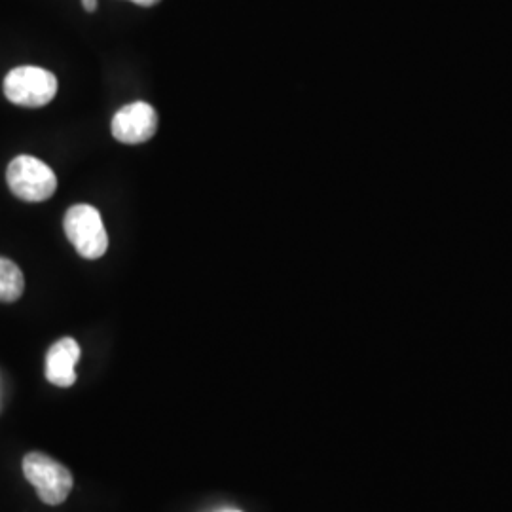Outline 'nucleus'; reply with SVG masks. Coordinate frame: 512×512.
Returning a JSON list of instances; mask_svg holds the SVG:
<instances>
[{"instance_id":"f257e3e1","label":"nucleus","mask_w":512,"mask_h":512,"mask_svg":"<svg viewBox=\"0 0 512 512\" xmlns=\"http://www.w3.org/2000/svg\"><path fill=\"white\" fill-rule=\"evenodd\" d=\"M63 230L71 245L78 251V255L84 258H101L109 249V236L101 213L93 205H73L65 215Z\"/></svg>"},{"instance_id":"f03ea898","label":"nucleus","mask_w":512,"mask_h":512,"mask_svg":"<svg viewBox=\"0 0 512 512\" xmlns=\"http://www.w3.org/2000/svg\"><path fill=\"white\" fill-rule=\"evenodd\" d=\"M6 181L14 196L29 203L46 202L57 190L52 167L35 156H18L8 165Z\"/></svg>"},{"instance_id":"7ed1b4c3","label":"nucleus","mask_w":512,"mask_h":512,"mask_svg":"<svg viewBox=\"0 0 512 512\" xmlns=\"http://www.w3.org/2000/svg\"><path fill=\"white\" fill-rule=\"evenodd\" d=\"M55 93H57V78L54 73L42 67H33V65L16 67L4 78L6 99L19 107H27V109L44 107L52 103Z\"/></svg>"},{"instance_id":"20e7f679","label":"nucleus","mask_w":512,"mask_h":512,"mask_svg":"<svg viewBox=\"0 0 512 512\" xmlns=\"http://www.w3.org/2000/svg\"><path fill=\"white\" fill-rule=\"evenodd\" d=\"M23 475L35 486L38 497L46 505H61L73 490V475L59 461L40 452H31L23 459Z\"/></svg>"},{"instance_id":"39448f33","label":"nucleus","mask_w":512,"mask_h":512,"mask_svg":"<svg viewBox=\"0 0 512 512\" xmlns=\"http://www.w3.org/2000/svg\"><path fill=\"white\" fill-rule=\"evenodd\" d=\"M112 135L124 145H141L158 131V112L145 101H135L118 110L112 118Z\"/></svg>"},{"instance_id":"423d86ee","label":"nucleus","mask_w":512,"mask_h":512,"mask_svg":"<svg viewBox=\"0 0 512 512\" xmlns=\"http://www.w3.org/2000/svg\"><path fill=\"white\" fill-rule=\"evenodd\" d=\"M80 346L74 338H61L46 355V378L57 387H71L76 382V363Z\"/></svg>"},{"instance_id":"0eeeda50","label":"nucleus","mask_w":512,"mask_h":512,"mask_svg":"<svg viewBox=\"0 0 512 512\" xmlns=\"http://www.w3.org/2000/svg\"><path fill=\"white\" fill-rule=\"evenodd\" d=\"M25 291V277L18 264L0 256V302H16Z\"/></svg>"},{"instance_id":"6e6552de","label":"nucleus","mask_w":512,"mask_h":512,"mask_svg":"<svg viewBox=\"0 0 512 512\" xmlns=\"http://www.w3.org/2000/svg\"><path fill=\"white\" fill-rule=\"evenodd\" d=\"M82 4H84L86 12H95L97 10V0H82Z\"/></svg>"},{"instance_id":"1a4fd4ad","label":"nucleus","mask_w":512,"mask_h":512,"mask_svg":"<svg viewBox=\"0 0 512 512\" xmlns=\"http://www.w3.org/2000/svg\"><path fill=\"white\" fill-rule=\"evenodd\" d=\"M131 2H135V4H139L143 8H150V6H156L160 0H131Z\"/></svg>"},{"instance_id":"9d476101","label":"nucleus","mask_w":512,"mask_h":512,"mask_svg":"<svg viewBox=\"0 0 512 512\" xmlns=\"http://www.w3.org/2000/svg\"><path fill=\"white\" fill-rule=\"evenodd\" d=\"M224 512H241V511H224Z\"/></svg>"}]
</instances>
